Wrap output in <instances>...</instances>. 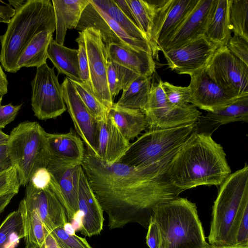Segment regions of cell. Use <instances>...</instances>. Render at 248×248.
<instances>
[{"instance_id":"obj_1","label":"cell","mask_w":248,"mask_h":248,"mask_svg":"<svg viewBox=\"0 0 248 248\" xmlns=\"http://www.w3.org/2000/svg\"><path fill=\"white\" fill-rule=\"evenodd\" d=\"M178 149L156 162L139 167L119 162L108 164L85 152L81 166L108 216L109 230L123 228L132 223L147 229L155 208L178 197L182 191L170 183L166 175Z\"/></svg>"},{"instance_id":"obj_2","label":"cell","mask_w":248,"mask_h":248,"mask_svg":"<svg viewBox=\"0 0 248 248\" xmlns=\"http://www.w3.org/2000/svg\"><path fill=\"white\" fill-rule=\"evenodd\" d=\"M226 156L211 135L195 132L173 155L167 178L182 192L199 186H220L231 173Z\"/></svg>"},{"instance_id":"obj_3","label":"cell","mask_w":248,"mask_h":248,"mask_svg":"<svg viewBox=\"0 0 248 248\" xmlns=\"http://www.w3.org/2000/svg\"><path fill=\"white\" fill-rule=\"evenodd\" d=\"M5 32L0 36V63L4 71L17 72V61L32 38L38 33L55 31L54 11L51 0H27L15 9Z\"/></svg>"},{"instance_id":"obj_4","label":"cell","mask_w":248,"mask_h":248,"mask_svg":"<svg viewBox=\"0 0 248 248\" xmlns=\"http://www.w3.org/2000/svg\"><path fill=\"white\" fill-rule=\"evenodd\" d=\"M214 202L209 234V245L235 246L238 221L248 208V166L231 173L219 186Z\"/></svg>"},{"instance_id":"obj_5","label":"cell","mask_w":248,"mask_h":248,"mask_svg":"<svg viewBox=\"0 0 248 248\" xmlns=\"http://www.w3.org/2000/svg\"><path fill=\"white\" fill-rule=\"evenodd\" d=\"M151 219L160 231V248H205L208 244L196 205L186 198L158 205Z\"/></svg>"},{"instance_id":"obj_6","label":"cell","mask_w":248,"mask_h":248,"mask_svg":"<svg viewBox=\"0 0 248 248\" xmlns=\"http://www.w3.org/2000/svg\"><path fill=\"white\" fill-rule=\"evenodd\" d=\"M46 134L37 122L26 121L18 124L9 135L11 164L16 169L21 186H26L33 174L46 168L50 160Z\"/></svg>"},{"instance_id":"obj_7","label":"cell","mask_w":248,"mask_h":248,"mask_svg":"<svg viewBox=\"0 0 248 248\" xmlns=\"http://www.w3.org/2000/svg\"><path fill=\"white\" fill-rule=\"evenodd\" d=\"M196 130V123L149 130L130 144L119 162L139 167L156 162L181 147Z\"/></svg>"},{"instance_id":"obj_8","label":"cell","mask_w":248,"mask_h":248,"mask_svg":"<svg viewBox=\"0 0 248 248\" xmlns=\"http://www.w3.org/2000/svg\"><path fill=\"white\" fill-rule=\"evenodd\" d=\"M162 80L152 83L146 105L141 110L149 130L165 129L196 123L201 112L191 104L179 107L168 100L161 85Z\"/></svg>"},{"instance_id":"obj_9","label":"cell","mask_w":248,"mask_h":248,"mask_svg":"<svg viewBox=\"0 0 248 248\" xmlns=\"http://www.w3.org/2000/svg\"><path fill=\"white\" fill-rule=\"evenodd\" d=\"M31 105L34 115L41 120L55 118L66 110L62 86L54 72L46 63L36 68L31 81Z\"/></svg>"},{"instance_id":"obj_10","label":"cell","mask_w":248,"mask_h":248,"mask_svg":"<svg viewBox=\"0 0 248 248\" xmlns=\"http://www.w3.org/2000/svg\"><path fill=\"white\" fill-rule=\"evenodd\" d=\"M205 68L211 78L233 97L248 95V65L226 46L217 49Z\"/></svg>"},{"instance_id":"obj_11","label":"cell","mask_w":248,"mask_h":248,"mask_svg":"<svg viewBox=\"0 0 248 248\" xmlns=\"http://www.w3.org/2000/svg\"><path fill=\"white\" fill-rule=\"evenodd\" d=\"M199 0H150L155 9L152 36L149 43L152 56L158 59V47L180 26Z\"/></svg>"},{"instance_id":"obj_12","label":"cell","mask_w":248,"mask_h":248,"mask_svg":"<svg viewBox=\"0 0 248 248\" xmlns=\"http://www.w3.org/2000/svg\"><path fill=\"white\" fill-rule=\"evenodd\" d=\"M86 43L90 80L92 90L108 109L113 105L107 80V47L100 31L89 27L82 31Z\"/></svg>"},{"instance_id":"obj_13","label":"cell","mask_w":248,"mask_h":248,"mask_svg":"<svg viewBox=\"0 0 248 248\" xmlns=\"http://www.w3.org/2000/svg\"><path fill=\"white\" fill-rule=\"evenodd\" d=\"M221 46L202 35L180 47L162 52L171 70L178 74L190 76L205 68Z\"/></svg>"},{"instance_id":"obj_14","label":"cell","mask_w":248,"mask_h":248,"mask_svg":"<svg viewBox=\"0 0 248 248\" xmlns=\"http://www.w3.org/2000/svg\"><path fill=\"white\" fill-rule=\"evenodd\" d=\"M50 174V188L64 208L68 222L78 213V188L81 165L62 164L50 158L46 167Z\"/></svg>"},{"instance_id":"obj_15","label":"cell","mask_w":248,"mask_h":248,"mask_svg":"<svg viewBox=\"0 0 248 248\" xmlns=\"http://www.w3.org/2000/svg\"><path fill=\"white\" fill-rule=\"evenodd\" d=\"M61 86L63 100L76 130L86 145L87 151L97 156V121L89 111L67 77Z\"/></svg>"},{"instance_id":"obj_16","label":"cell","mask_w":248,"mask_h":248,"mask_svg":"<svg viewBox=\"0 0 248 248\" xmlns=\"http://www.w3.org/2000/svg\"><path fill=\"white\" fill-rule=\"evenodd\" d=\"M217 0H199L173 35L158 47L162 52L180 47L204 35L207 24L213 15Z\"/></svg>"},{"instance_id":"obj_17","label":"cell","mask_w":248,"mask_h":248,"mask_svg":"<svg viewBox=\"0 0 248 248\" xmlns=\"http://www.w3.org/2000/svg\"><path fill=\"white\" fill-rule=\"evenodd\" d=\"M23 199L27 205L36 211L48 231L65 228L68 223L64 208L49 186L39 189L29 182Z\"/></svg>"},{"instance_id":"obj_18","label":"cell","mask_w":248,"mask_h":248,"mask_svg":"<svg viewBox=\"0 0 248 248\" xmlns=\"http://www.w3.org/2000/svg\"><path fill=\"white\" fill-rule=\"evenodd\" d=\"M190 76V104L196 108L207 112L213 111L231 104L238 98L230 95L216 83L205 68Z\"/></svg>"},{"instance_id":"obj_19","label":"cell","mask_w":248,"mask_h":248,"mask_svg":"<svg viewBox=\"0 0 248 248\" xmlns=\"http://www.w3.org/2000/svg\"><path fill=\"white\" fill-rule=\"evenodd\" d=\"M78 205L79 213L81 215L79 227L80 233L89 237L99 234L103 228L104 211L82 168L79 180Z\"/></svg>"},{"instance_id":"obj_20","label":"cell","mask_w":248,"mask_h":248,"mask_svg":"<svg viewBox=\"0 0 248 248\" xmlns=\"http://www.w3.org/2000/svg\"><path fill=\"white\" fill-rule=\"evenodd\" d=\"M130 144L110 117L97 121L96 156L108 164L118 162Z\"/></svg>"},{"instance_id":"obj_21","label":"cell","mask_w":248,"mask_h":248,"mask_svg":"<svg viewBox=\"0 0 248 248\" xmlns=\"http://www.w3.org/2000/svg\"><path fill=\"white\" fill-rule=\"evenodd\" d=\"M46 138L50 158L67 165H81L85 154L83 141L72 129L63 134L46 132Z\"/></svg>"},{"instance_id":"obj_22","label":"cell","mask_w":248,"mask_h":248,"mask_svg":"<svg viewBox=\"0 0 248 248\" xmlns=\"http://www.w3.org/2000/svg\"><path fill=\"white\" fill-rule=\"evenodd\" d=\"M236 122H248V95L231 104L201 115L196 123V133L212 134L220 125Z\"/></svg>"},{"instance_id":"obj_23","label":"cell","mask_w":248,"mask_h":248,"mask_svg":"<svg viewBox=\"0 0 248 248\" xmlns=\"http://www.w3.org/2000/svg\"><path fill=\"white\" fill-rule=\"evenodd\" d=\"M108 60L119 64L143 77H152L155 64L152 55L122 44H110L107 47Z\"/></svg>"},{"instance_id":"obj_24","label":"cell","mask_w":248,"mask_h":248,"mask_svg":"<svg viewBox=\"0 0 248 248\" xmlns=\"http://www.w3.org/2000/svg\"><path fill=\"white\" fill-rule=\"evenodd\" d=\"M56 24L55 41L63 45L68 29H76L89 0H52Z\"/></svg>"},{"instance_id":"obj_25","label":"cell","mask_w":248,"mask_h":248,"mask_svg":"<svg viewBox=\"0 0 248 248\" xmlns=\"http://www.w3.org/2000/svg\"><path fill=\"white\" fill-rule=\"evenodd\" d=\"M108 116L128 141L137 137L147 126L145 116L140 109L121 107L116 103L108 109Z\"/></svg>"},{"instance_id":"obj_26","label":"cell","mask_w":248,"mask_h":248,"mask_svg":"<svg viewBox=\"0 0 248 248\" xmlns=\"http://www.w3.org/2000/svg\"><path fill=\"white\" fill-rule=\"evenodd\" d=\"M53 32L49 31H42L31 40L20 54L16 65L18 71L22 67H36L46 63L47 49Z\"/></svg>"},{"instance_id":"obj_27","label":"cell","mask_w":248,"mask_h":248,"mask_svg":"<svg viewBox=\"0 0 248 248\" xmlns=\"http://www.w3.org/2000/svg\"><path fill=\"white\" fill-rule=\"evenodd\" d=\"M47 58L51 61L59 73L65 75L71 79L81 81L78 49L61 45L53 38L47 49Z\"/></svg>"},{"instance_id":"obj_28","label":"cell","mask_w":248,"mask_h":248,"mask_svg":"<svg viewBox=\"0 0 248 248\" xmlns=\"http://www.w3.org/2000/svg\"><path fill=\"white\" fill-rule=\"evenodd\" d=\"M229 5L230 0H217L204 33L210 40L222 46H226L231 36Z\"/></svg>"},{"instance_id":"obj_29","label":"cell","mask_w":248,"mask_h":248,"mask_svg":"<svg viewBox=\"0 0 248 248\" xmlns=\"http://www.w3.org/2000/svg\"><path fill=\"white\" fill-rule=\"evenodd\" d=\"M18 210L21 215L26 248H43L45 239V226L36 211L26 204L24 199Z\"/></svg>"},{"instance_id":"obj_30","label":"cell","mask_w":248,"mask_h":248,"mask_svg":"<svg viewBox=\"0 0 248 248\" xmlns=\"http://www.w3.org/2000/svg\"><path fill=\"white\" fill-rule=\"evenodd\" d=\"M152 77L139 76L125 89L117 102L119 106L142 110L148 102Z\"/></svg>"},{"instance_id":"obj_31","label":"cell","mask_w":248,"mask_h":248,"mask_svg":"<svg viewBox=\"0 0 248 248\" xmlns=\"http://www.w3.org/2000/svg\"><path fill=\"white\" fill-rule=\"evenodd\" d=\"M89 27L100 31L106 47L113 43L125 45L113 32L90 0L89 4L82 12L76 29L82 31Z\"/></svg>"},{"instance_id":"obj_32","label":"cell","mask_w":248,"mask_h":248,"mask_svg":"<svg viewBox=\"0 0 248 248\" xmlns=\"http://www.w3.org/2000/svg\"><path fill=\"white\" fill-rule=\"evenodd\" d=\"M90 1L118 23L130 36L148 42L145 34L123 13L114 0Z\"/></svg>"},{"instance_id":"obj_33","label":"cell","mask_w":248,"mask_h":248,"mask_svg":"<svg viewBox=\"0 0 248 248\" xmlns=\"http://www.w3.org/2000/svg\"><path fill=\"white\" fill-rule=\"evenodd\" d=\"M24 237L22 220L17 209L10 213L0 225V248H16Z\"/></svg>"},{"instance_id":"obj_34","label":"cell","mask_w":248,"mask_h":248,"mask_svg":"<svg viewBox=\"0 0 248 248\" xmlns=\"http://www.w3.org/2000/svg\"><path fill=\"white\" fill-rule=\"evenodd\" d=\"M139 75L119 64L108 60L107 80L111 97L125 89Z\"/></svg>"},{"instance_id":"obj_35","label":"cell","mask_w":248,"mask_h":248,"mask_svg":"<svg viewBox=\"0 0 248 248\" xmlns=\"http://www.w3.org/2000/svg\"><path fill=\"white\" fill-rule=\"evenodd\" d=\"M136 19L138 27L149 43L152 36L155 10L150 0H126Z\"/></svg>"},{"instance_id":"obj_36","label":"cell","mask_w":248,"mask_h":248,"mask_svg":"<svg viewBox=\"0 0 248 248\" xmlns=\"http://www.w3.org/2000/svg\"><path fill=\"white\" fill-rule=\"evenodd\" d=\"M231 31L248 40V0H230Z\"/></svg>"},{"instance_id":"obj_37","label":"cell","mask_w":248,"mask_h":248,"mask_svg":"<svg viewBox=\"0 0 248 248\" xmlns=\"http://www.w3.org/2000/svg\"><path fill=\"white\" fill-rule=\"evenodd\" d=\"M69 79L95 119L97 121L105 120L107 119L108 109L96 97L92 89L87 84L82 81L72 80L70 78Z\"/></svg>"},{"instance_id":"obj_38","label":"cell","mask_w":248,"mask_h":248,"mask_svg":"<svg viewBox=\"0 0 248 248\" xmlns=\"http://www.w3.org/2000/svg\"><path fill=\"white\" fill-rule=\"evenodd\" d=\"M161 85L168 100L171 104L179 107H186L190 104V91L188 86H177L162 81Z\"/></svg>"},{"instance_id":"obj_39","label":"cell","mask_w":248,"mask_h":248,"mask_svg":"<svg viewBox=\"0 0 248 248\" xmlns=\"http://www.w3.org/2000/svg\"><path fill=\"white\" fill-rule=\"evenodd\" d=\"M20 181L16 168L13 165L0 170V196L18 192Z\"/></svg>"},{"instance_id":"obj_40","label":"cell","mask_w":248,"mask_h":248,"mask_svg":"<svg viewBox=\"0 0 248 248\" xmlns=\"http://www.w3.org/2000/svg\"><path fill=\"white\" fill-rule=\"evenodd\" d=\"M51 232L53 234L61 248H93L85 238L70 233L65 227H58Z\"/></svg>"},{"instance_id":"obj_41","label":"cell","mask_w":248,"mask_h":248,"mask_svg":"<svg viewBox=\"0 0 248 248\" xmlns=\"http://www.w3.org/2000/svg\"><path fill=\"white\" fill-rule=\"evenodd\" d=\"M76 41L78 44V57L81 81L87 84L92 90L90 77L86 46L82 31L78 32V36L76 39Z\"/></svg>"},{"instance_id":"obj_42","label":"cell","mask_w":248,"mask_h":248,"mask_svg":"<svg viewBox=\"0 0 248 248\" xmlns=\"http://www.w3.org/2000/svg\"><path fill=\"white\" fill-rule=\"evenodd\" d=\"M226 46L233 55L248 65V40L233 34Z\"/></svg>"},{"instance_id":"obj_43","label":"cell","mask_w":248,"mask_h":248,"mask_svg":"<svg viewBox=\"0 0 248 248\" xmlns=\"http://www.w3.org/2000/svg\"><path fill=\"white\" fill-rule=\"evenodd\" d=\"M22 105H13L11 103L1 105L0 103V130L15 120Z\"/></svg>"},{"instance_id":"obj_44","label":"cell","mask_w":248,"mask_h":248,"mask_svg":"<svg viewBox=\"0 0 248 248\" xmlns=\"http://www.w3.org/2000/svg\"><path fill=\"white\" fill-rule=\"evenodd\" d=\"M146 244L149 248H160L161 236L159 228L152 219L147 228Z\"/></svg>"},{"instance_id":"obj_45","label":"cell","mask_w":248,"mask_h":248,"mask_svg":"<svg viewBox=\"0 0 248 248\" xmlns=\"http://www.w3.org/2000/svg\"><path fill=\"white\" fill-rule=\"evenodd\" d=\"M51 180L50 174L46 168L37 170L32 175L30 182L33 186L43 189L49 186Z\"/></svg>"},{"instance_id":"obj_46","label":"cell","mask_w":248,"mask_h":248,"mask_svg":"<svg viewBox=\"0 0 248 248\" xmlns=\"http://www.w3.org/2000/svg\"><path fill=\"white\" fill-rule=\"evenodd\" d=\"M11 165L8 153V140L0 141V170Z\"/></svg>"},{"instance_id":"obj_47","label":"cell","mask_w":248,"mask_h":248,"mask_svg":"<svg viewBox=\"0 0 248 248\" xmlns=\"http://www.w3.org/2000/svg\"><path fill=\"white\" fill-rule=\"evenodd\" d=\"M0 5V23L8 24L15 14L16 10L10 4Z\"/></svg>"},{"instance_id":"obj_48","label":"cell","mask_w":248,"mask_h":248,"mask_svg":"<svg viewBox=\"0 0 248 248\" xmlns=\"http://www.w3.org/2000/svg\"><path fill=\"white\" fill-rule=\"evenodd\" d=\"M123 13L134 23L138 26L136 19L126 0H114Z\"/></svg>"},{"instance_id":"obj_49","label":"cell","mask_w":248,"mask_h":248,"mask_svg":"<svg viewBox=\"0 0 248 248\" xmlns=\"http://www.w3.org/2000/svg\"><path fill=\"white\" fill-rule=\"evenodd\" d=\"M43 248H61L53 234L45 227V239Z\"/></svg>"},{"instance_id":"obj_50","label":"cell","mask_w":248,"mask_h":248,"mask_svg":"<svg viewBox=\"0 0 248 248\" xmlns=\"http://www.w3.org/2000/svg\"><path fill=\"white\" fill-rule=\"evenodd\" d=\"M8 85L6 75L0 65V92L4 95L8 92Z\"/></svg>"},{"instance_id":"obj_51","label":"cell","mask_w":248,"mask_h":248,"mask_svg":"<svg viewBox=\"0 0 248 248\" xmlns=\"http://www.w3.org/2000/svg\"><path fill=\"white\" fill-rule=\"evenodd\" d=\"M16 194L10 193L0 196V215Z\"/></svg>"},{"instance_id":"obj_52","label":"cell","mask_w":248,"mask_h":248,"mask_svg":"<svg viewBox=\"0 0 248 248\" xmlns=\"http://www.w3.org/2000/svg\"><path fill=\"white\" fill-rule=\"evenodd\" d=\"M26 1V0H8L9 4H10L12 7L13 6L15 9L22 5L23 3L25 2Z\"/></svg>"},{"instance_id":"obj_53","label":"cell","mask_w":248,"mask_h":248,"mask_svg":"<svg viewBox=\"0 0 248 248\" xmlns=\"http://www.w3.org/2000/svg\"><path fill=\"white\" fill-rule=\"evenodd\" d=\"M206 248H248V246H224V247H217L214 246L209 244L206 246Z\"/></svg>"},{"instance_id":"obj_54","label":"cell","mask_w":248,"mask_h":248,"mask_svg":"<svg viewBox=\"0 0 248 248\" xmlns=\"http://www.w3.org/2000/svg\"><path fill=\"white\" fill-rule=\"evenodd\" d=\"M9 137L8 135H7L0 130V141L8 140Z\"/></svg>"},{"instance_id":"obj_55","label":"cell","mask_w":248,"mask_h":248,"mask_svg":"<svg viewBox=\"0 0 248 248\" xmlns=\"http://www.w3.org/2000/svg\"><path fill=\"white\" fill-rule=\"evenodd\" d=\"M3 95H4V94L2 93H1V92H0V103H1V101H2Z\"/></svg>"},{"instance_id":"obj_56","label":"cell","mask_w":248,"mask_h":248,"mask_svg":"<svg viewBox=\"0 0 248 248\" xmlns=\"http://www.w3.org/2000/svg\"></svg>"}]
</instances>
